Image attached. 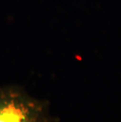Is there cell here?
I'll return each instance as SVG.
<instances>
[{
	"label": "cell",
	"instance_id": "obj_1",
	"mask_svg": "<svg viewBox=\"0 0 121 122\" xmlns=\"http://www.w3.org/2000/svg\"><path fill=\"white\" fill-rule=\"evenodd\" d=\"M48 100L28 94L17 84L0 85V122H59Z\"/></svg>",
	"mask_w": 121,
	"mask_h": 122
}]
</instances>
